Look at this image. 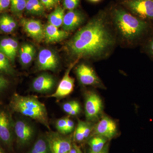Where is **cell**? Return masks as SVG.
<instances>
[{"instance_id": "obj_3", "label": "cell", "mask_w": 153, "mask_h": 153, "mask_svg": "<svg viewBox=\"0 0 153 153\" xmlns=\"http://www.w3.org/2000/svg\"><path fill=\"white\" fill-rule=\"evenodd\" d=\"M10 106L15 112L31 118L50 129L46 107L35 97L15 94L11 99Z\"/></svg>"}, {"instance_id": "obj_23", "label": "cell", "mask_w": 153, "mask_h": 153, "mask_svg": "<svg viewBox=\"0 0 153 153\" xmlns=\"http://www.w3.org/2000/svg\"><path fill=\"white\" fill-rule=\"evenodd\" d=\"M26 0H11L10 11L15 16L20 18L25 10Z\"/></svg>"}, {"instance_id": "obj_29", "label": "cell", "mask_w": 153, "mask_h": 153, "mask_svg": "<svg viewBox=\"0 0 153 153\" xmlns=\"http://www.w3.org/2000/svg\"><path fill=\"white\" fill-rule=\"evenodd\" d=\"M79 105V104L77 102L72 101L64 103L63 105V108L65 112L69 114L75 107Z\"/></svg>"}, {"instance_id": "obj_20", "label": "cell", "mask_w": 153, "mask_h": 153, "mask_svg": "<svg viewBox=\"0 0 153 153\" xmlns=\"http://www.w3.org/2000/svg\"><path fill=\"white\" fill-rule=\"evenodd\" d=\"M45 8L40 0H26L25 10L30 15L44 16Z\"/></svg>"}, {"instance_id": "obj_35", "label": "cell", "mask_w": 153, "mask_h": 153, "mask_svg": "<svg viewBox=\"0 0 153 153\" xmlns=\"http://www.w3.org/2000/svg\"><path fill=\"white\" fill-rule=\"evenodd\" d=\"M74 123L68 117H66V134L69 133L73 131L74 128Z\"/></svg>"}, {"instance_id": "obj_30", "label": "cell", "mask_w": 153, "mask_h": 153, "mask_svg": "<svg viewBox=\"0 0 153 153\" xmlns=\"http://www.w3.org/2000/svg\"><path fill=\"white\" fill-rule=\"evenodd\" d=\"M74 137L75 140L77 142L82 141L85 139L80 121H79L78 123Z\"/></svg>"}, {"instance_id": "obj_40", "label": "cell", "mask_w": 153, "mask_h": 153, "mask_svg": "<svg viewBox=\"0 0 153 153\" xmlns=\"http://www.w3.org/2000/svg\"><path fill=\"white\" fill-rule=\"evenodd\" d=\"M0 153H4L1 147H0Z\"/></svg>"}, {"instance_id": "obj_31", "label": "cell", "mask_w": 153, "mask_h": 153, "mask_svg": "<svg viewBox=\"0 0 153 153\" xmlns=\"http://www.w3.org/2000/svg\"><path fill=\"white\" fill-rule=\"evenodd\" d=\"M10 4L11 0H0V15L10 7Z\"/></svg>"}, {"instance_id": "obj_38", "label": "cell", "mask_w": 153, "mask_h": 153, "mask_svg": "<svg viewBox=\"0 0 153 153\" xmlns=\"http://www.w3.org/2000/svg\"><path fill=\"white\" fill-rule=\"evenodd\" d=\"M90 1L92 2H98L100 1V0H89Z\"/></svg>"}, {"instance_id": "obj_18", "label": "cell", "mask_w": 153, "mask_h": 153, "mask_svg": "<svg viewBox=\"0 0 153 153\" xmlns=\"http://www.w3.org/2000/svg\"><path fill=\"white\" fill-rule=\"evenodd\" d=\"M19 60L21 64L27 67L31 64L36 55V49L33 44L26 43L22 44L19 48Z\"/></svg>"}, {"instance_id": "obj_21", "label": "cell", "mask_w": 153, "mask_h": 153, "mask_svg": "<svg viewBox=\"0 0 153 153\" xmlns=\"http://www.w3.org/2000/svg\"><path fill=\"white\" fill-rule=\"evenodd\" d=\"M65 14L64 8L60 7H57L54 11L48 16L49 24L59 28L63 25Z\"/></svg>"}, {"instance_id": "obj_36", "label": "cell", "mask_w": 153, "mask_h": 153, "mask_svg": "<svg viewBox=\"0 0 153 153\" xmlns=\"http://www.w3.org/2000/svg\"><path fill=\"white\" fill-rule=\"evenodd\" d=\"M69 153H78V152L76 150V148L74 147V148L71 149Z\"/></svg>"}, {"instance_id": "obj_12", "label": "cell", "mask_w": 153, "mask_h": 153, "mask_svg": "<svg viewBox=\"0 0 153 153\" xmlns=\"http://www.w3.org/2000/svg\"><path fill=\"white\" fill-rule=\"evenodd\" d=\"M14 130L18 142L22 145L30 142L34 133L33 126L25 120L17 121L14 125Z\"/></svg>"}, {"instance_id": "obj_2", "label": "cell", "mask_w": 153, "mask_h": 153, "mask_svg": "<svg viewBox=\"0 0 153 153\" xmlns=\"http://www.w3.org/2000/svg\"><path fill=\"white\" fill-rule=\"evenodd\" d=\"M111 19L117 37L127 44H136L146 36L150 28L149 22L121 8L114 9Z\"/></svg>"}, {"instance_id": "obj_26", "label": "cell", "mask_w": 153, "mask_h": 153, "mask_svg": "<svg viewBox=\"0 0 153 153\" xmlns=\"http://www.w3.org/2000/svg\"><path fill=\"white\" fill-rule=\"evenodd\" d=\"M80 0H63V8L68 10H75L79 5Z\"/></svg>"}, {"instance_id": "obj_8", "label": "cell", "mask_w": 153, "mask_h": 153, "mask_svg": "<svg viewBox=\"0 0 153 153\" xmlns=\"http://www.w3.org/2000/svg\"><path fill=\"white\" fill-rule=\"evenodd\" d=\"M47 140L51 153H69L71 149L70 140L57 133L48 134Z\"/></svg>"}, {"instance_id": "obj_37", "label": "cell", "mask_w": 153, "mask_h": 153, "mask_svg": "<svg viewBox=\"0 0 153 153\" xmlns=\"http://www.w3.org/2000/svg\"><path fill=\"white\" fill-rule=\"evenodd\" d=\"M74 147H75V148H76V150H77V152H78V153H82V152H81V151L80 150V149L77 147L76 146H74Z\"/></svg>"}, {"instance_id": "obj_39", "label": "cell", "mask_w": 153, "mask_h": 153, "mask_svg": "<svg viewBox=\"0 0 153 153\" xmlns=\"http://www.w3.org/2000/svg\"><path fill=\"white\" fill-rule=\"evenodd\" d=\"M90 153H106V152H105V151L102 150L101 151V152L98 153H94L93 152H91Z\"/></svg>"}, {"instance_id": "obj_22", "label": "cell", "mask_w": 153, "mask_h": 153, "mask_svg": "<svg viewBox=\"0 0 153 153\" xmlns=\"http://www.w3.org/2000/svg\"><path fill=\"white\" fill-rule=\"evenodd\" d=\"M0 73L14 75L16 71L7 57L0 51Z\"/></svg>"}, {"instance_id": "obj_14", "label": "cell", "mask_w": 153, "mask_h": 153, "mask_svg": "<svg viewBox=\"0 0 153 153\" xmlns=\"http://www.w3.org/2000/svg\"><path fill=\"white\" fill-rule=\"evenodd\" d=\"M19 42L16 38L3 37L0 40V51L8 58L12 63H14L19 52Z\"/></svg>"}, {"instance_id": "obj_7", "label": "cell", "mask_w": 153, "mask_h": 153, "mask_svg": "<svg viewBox=\"0 0 153 153\" xmlns=\"http://www.w3.org/2000/svg\"><path fill=\"white\" fill-rule=\"evenodd\" d=\"M103 105L99 96L93 91H89L86 94L85 109L88 120H95L98 118L102 111Z\"/></svg>"}, {"instance_id": "obj_32", "label": "cell", "mask_w": 153, "mask_h": 153, "mask_svg": "<svg viewBox=\"0 0 153 153\" xmlns=\"http://www.w3.org/2000/svg\"><path fill=\"white\" fill-rule=\"evenodd\" d=\"M80 123L82 125L84 137H85V139L87 138L89 136L91 133V131L90 126L88 123H86L82 121H80Z\"/></svg>"}, {"instance_id": "obj_6", "label": "cell", "mask_w": 153, "mask_h": 153, "mask_svg": "<svg viewBox=\"0 0 153 153\" xmlns=\"http://www.w3.org/2000/svg\"><path fill=\"white\" fill-rule=\"evenodd\" d=\"M59 63V57L54 50L44 48L39 51L37 64L39 70L55 71L58 68Z\"/></svg>"}, {"instance_id": "obj_15", "label": "cell", "mask_w": 153, "mask_h": 153, "mask_svg": "<svg viewBox=\"0 0 153 153\" xmlns=\"http://www.w3.org/2000/svg\"><path fill=\"white\" fill-rule=\"evenodd\" d=\"M55 80L52 75L48 74H41L33 80L32 88L38 93H46L53 89Z\"/></svg>"}, {"instance_id": "obj_13", "label": "cell", "mask_w": 153, "mask_h": 153, "mask_svg": "<svg viewBox=\"0 0 153 153\" xmlns=\"http://www.w3.org/2000/svg\"><path fill=\"white\" fill-rule=\"evenodd\" d=\"M117 131L116 123L110 118L104 117L96 126L95 132L99 136L110 139L115 135Z\"/></svg>"}, {"instance_id": "obj_27", "label": "cell", "mask_w": 153, "mask_h": 153, "mask_svg": "<svg viewBox=\"0 0 153 153\" xmlns=\"http://www.w3.org/2000/svg\"><path fill=\"white\" fill-rule=\"evenodd\" d=\"M56 127L60 133L63 134H66V117L58 120L56 122Z\"/></svg>"}, {"instance_id": "obj_25", "label": "cell", "mask_w": 153, "mask_h": 153, "mask_svg": "<svg viewBox=\"0 0 153 153\" xmlns=\"http://www.w3.org/2000/svg\"><path fill=\"white\" fill-rule=\"evenodd\" d=\"M48 147L47 141L41 138L35 143L30 153H48Z\"/></svg>"}, {"instance_id": "obj_11", "label": "cell", "mask_w": 153, "mask_h": 153, "mask_svg": "<svg viewBox=\"0 0 153 153\" xmlns=\"http://www.w3.org/2000/svg\"><path fill=\"white\" fill-rule=\"evenodd\" d=\"M85 19V15L81 11L76 9L68 10L64 16L63 30L68 33L76 30L84 23Z\"/></svg>"}, {"instance_id": "obj_10", "label": "cell", "mask_w": 153, "mask_h": 153, "mask_svg": "<svg viewBox=\"0 0 153 153\" xmlns=\"http://www.w3.org/2000/svg\"><path fill=\"white\" fill-rule=\"evenodd\" d=\"M21 24L26 33L35 41L40 42L44 39V27L40 21L22 19Z\"/></svg>"}, {"instance_id": "obj_16", "label": "cell", "mask_w": 153, "mask_h": 153, "mask_svg": "<svg viewBox=\"0 0 153 153\" xmlns=\"http://www.w3.org/2000/svg\"><path fill=\"white\" fill-rule=\"evenodd\" d=\"M11 122L7 114L0 111V140L7 146H10L13 141Z\"/></svg>"}, {"instance_id": "obj_28", "label": "cell", "mask_w": 153, "mask_h": 153, "mask_svg": "<svg viewBox=\"0 0 153 153\" xmlns=\"http://www.w3.org/2000/svg\"><path fill=\"white\" fill-rule=\"evenodd\" d=\"M144 49L146 54L153 59V36L146 43Z\"/></svg>"}, {"instance_id": "obj_24", "label": "cell", "mask_w": 153, "mask_h": 153, "mask_svg": "<svg viewBox=\"0 0 153 153\" xmlns=\"http://www.w3.org/2000/svg\"><path fill=\"white\" fill-rule=\"evenodd\" d=\"M106 140L103 137L98 136L94 137L90 140L89 145L91 148V152L94 153H98L103 149Z\"/></svg>"}, {"instance_id": "obj_4", "label": "cell", "mask_w": 153, "mask_h": 153, "mask_svg": "<svg viewBox=\"0 0 153 153\" xmlns=\"http://www.w3.org/2000/svg\"><path fill=\"white\" fill-rule=\"evenodd\" d=\"M122 3L135 16L153 21V0H123Z\"/></svg>"}, {"instance_id": "obj_5", "label": "cell", "mask_w": 153, "mask_h": 153, "mask_svg": "<svg viewBox=\"0 0 153 153\" xmlns=\"http://www.w3.org/2000/svg\"><path fill=\"white\" fill-rule=\"evenodd\" d=\"M75 73L79 82L82 85L101 88L103 86L95 71L88 64L80 63L76 67Z\"/></svg>"}, {"instance_id": "obj_17", "label": "cell", "mask_w": 153, "mask_h": 153, "mask_svg": "<svg viewBox=\"0 0 153 153\" xmlns=\"http://www.w3.org/2000/svg\"><path fill=\"white\" fill-rule=\"evenodd\" d=\"M69 33L48 24L44 27V39L47 43H55L68 38Z\"/></svg>"}, {"instance_id": "obj_1", "label": "cell", "mask_w": 153, "mask_h": 153, "mask_svg": "<svg viewBox=\"0 0 153 153\" xmlns=\"http://www.w3.org/2000/svg\"><path fill=\"white\" fill-rule=\"evenodd\" d=\"M117 41L111 22L102 12L77 31L66 42V47L68 55L75 60H100L110 54Z\"/></svg>"}, {"instance_id": "obj_41", "label": "cell", "mask_w": 153, "mask_h": 153, "mask_svg": "<svg viewBox=\"0 0 153 153\" xmlns=\"http://www.w3.org/2000/svg\"><path fill=\"white\" fill-rule=\"evenodd\" d=\"M61 1V0H55V1H56V3H58L59 2V1Z\"/></svg>"}, {"instance_id": "obj_9", "label": "cell", "mask_w": 153, "mask_h": 153, "mask_svg": "<svg viewBox=\"0 0 153 153\" xmlns=\"http://www.w3.org/2000/svg\"><path fill=\"white\" fill-rule=\"evenodd\" d=\"M77 60H75L74 63L70 64L65 72L63 79L59 83L57 90L55 93L49 96V97L62 98L69 95L72 92L74 86V79L70 76L69 73L71 68L77 63Z\"/></svg>"}, {"instance_id": "obj_19", "label": "cell", "mask_w": 153, "mask_h": 153, "mask_svg": "<svg viewBox=\"0 0 153 153\" xmlns=\"http://www.w3.org/2000/svg\"><path fill=\"white\" fill-rule=\"evenodd\" d=\"M18 27V23L13 17L3 13L0 15V31L5 34L13 33Z\"/></svg>"}, {"instance_id": "obj_33", "label": "cell", "mask_w": 153, "mask_h": 153, "mask_svg": "<svg viewBox=\"0 0 153 153\" xmlns=\"http://www.w3.org/2000/svg\"><path fill=\"white\" fill-rule=\"evenodd\" d=\"M9 83L8 79L2 75L1 73H0V91H1L7 87Z\"/></svg>"}, {"instance_id": "obj_34", "label": "cell", "mask_w": 153, "mask_h": 153, "mask_svg": "<svg viewBox=\"0 0 153 153\" xmlns=\"http://www.w3.org/2000/svg\"><path fill=\"white\" fill-rule=\"evenodd\" d=\"M44 7L47 9L52 8L57 4L55 0H40Z\"/></svg>"}]
</instances>
